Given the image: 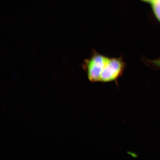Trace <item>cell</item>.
<instances>
[{
	"mask_svg": "<svg viewBox=\"0 0 160 160\" xmlns=\"http://www.w3.org/2000/svg\"><path fill=\"white\" fill-rule=\"evenodd\" d=\"M152 3L154 13L160 21V0H153Z\"/></svg>",
	"mask_w": 160,
	"mask_h": 160,
	"instance_id": "3",
	"label": "cell"
},
{
	"mask_svg": "<svg viewBox=\"0 0 160 160\" xmlns=\"http://www.w3.org/2000/svg\"><path fill=\"white\" fill-rule=\"evenodd\" d=\"M149 63L154 67L160 68V59L150 61Z\"/></svg>",
	"mask_w": 160,
	"mask_h": 160,
	"instance_id": "4",
	"label": "cell"
},
{
	"mask_svg": "<svg viewBox=\"0 0 160 160\" xmlns=\"http://www.w3.org/2000/svg\"><path fill=\"white\" fill-rule=\"evenodd\" d=\"M125 67V62L121 57L109 58L100 76L99 82L106 83L117 81L123 74Z\"/></svg>",
	"mask_w": 160,
	"mask_h": 160,
	"instance_id": "2",
	"label": "cell"
},
{
	"mask_svg": "<svg viewBox=\"0 0 160 160\" xmlns=\"http://www.w3.org/2000/svg\"><path fill=\"white\" fill-rule=\"evenodd\" d=\"M141 1L146 2L152 3L153 0H141Z\"/></svg>",
	"mask_w": 160,
	"mask_h": 160,
	"instance_id": "5",
	"label": "cell"
},
{
	"mask_svg": "<svg viewBox=\"0 0 160 160\" xmlns=\"http://www.w3.org/2000/svg\"><path fill=\"white\" fill-rule=\"evenodd\" d=\"M109 58L93 51L89 58L85 60L83 64V69L87 74L88 78L92 82H99L100 76Z\"/></svg>",
	"mask_w": 160,
	"mask_h": 160,
	"instance_id": "1",
	"label": "cell"
}]
</instances>
